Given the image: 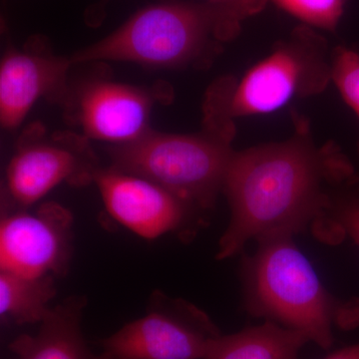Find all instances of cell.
Listing matches in <instances>:
<instances>
[{"label": "cell", "mask_w": 359, "mask_h": 359, "mask_svg": "<svg viewBox=\"0 0 359 359\" xmlns=\"http://www.w3.org/2000/svg\"><path fill=\"white\" fill-rule=\"evenodd\" d=\"M289 138L235 151L223 193L230 221L218 259L242 254L250 241L311 231L337 186L355 172L334 141L318 145L311 121L294 112Z\"/></svg>", "instance_id": "obj_1"}, {"label": "cell", "mask_w": 359, "mask_h": 359, "mask_svg": "<svg viewBox=\"0 0 359 359\" xmlns=\"http://www.w3.org/2000/svg\"><path fill=\"white\" fill-rule=\"evenodd\" d=\"M294 238H259L255 252L243 257L245 311L301 332L320 348L330 349L335 330L358 327L359 299H341L330 294Z\"/></svg>", "instance_id": "obj_2"}, {"label": "cell", "mask_w": 359, "mask_h": 359, "mask_svg": "<svg viewBox=\"0 0 359 359\" xmlns=\"http://www.w3.org/2000/svg\"><path fill=\"white\" fill-rule=\"evenodd\" d=\"M245 20L209 1L163 0L143 7L126 22L77 51L74 63L120 61L158 68L205 69L237 39Z\"/></svg>", "instance_id": "obj_3"}, {"label": "cell", "mask_w": 359, "mask_h": 359, "mask_svg": "<svg viewBox=\"0 0 359 359\" xmlns=\"http://www.w3.org/2000/svg\"><path fill=\"white\" fill-rule=\"evenodd\" d=\"M332 50L318 29L297 26L242 77L226 75L209 87L203 127L236 135L238 118L268 114L294 99L323 93L332 82Z\"/></svg>", "instance_id": "obj_4"}, {"label": "cell", "mask_w": 359, "mask_h": 359, "mask_svg": "<svg viewBox=\"0 0 359 359\" xmlns=\"http://www.w3.org/2000/svg\"><path fill=\"white\" fill-rule=\"evenodd\" d=\"M235 137L204 127L196 134L150 130L112 149L113 168L152 180L197 211H208L223 193Z\"/></svg>", "instance_id": "obj_5"}, {"label": "cell", "mask_w": 359, "mask_h": 359, "mask_svg": "<svg viewBox=\"0 0 359 359\" xmlns=\"http://www.w3.org/2000/svg\"><path fill=\"white\" fill-rule=\"evenodd\" d=\"M222 334L204 311L156 292L145 316L101 341L108 359H204Z\"/></svg>", "instance_id": "obj_6"}, {"label": "cell", "mask_w": 359, "mask_h": 359, "mask_svg": "<svg viewBox=\"0 0 359 359\" xmlns=\"http://www.w3.org/2000/svg\"><path fill=\"white\" fill-rule=\"evenodd\" d=\"M98 171L88 140L81 135H48L35 124L21 136L9 161L6 190L14 209H27L60 184L92 183Z\"/></svg>", "instance_id": "obj_7"}, {"label": "cell", "mask_w": 359, "mask_h": 359, "mask_svg": "<svg viewBox=\"0 0 359 359\" xmlns=\"http://www.w3.org/2000/svg\"><path fill=\"white\" fill-rule=\"evenodd\" d=\"M93 183L110 216L146 240L170 233L190 240L205 224L195 208L145 177L112 167L99 169Z\"/></svg>", "instance_id": "obj_8"}, {"label": "cell", "mask_w": 359, "mask_h": 359, "mask_svg": "<svg viewBox=\"0 0 359 359\" xmlns=\"http://www.w3.org/2000/svg\"><path fill=\"white\" fill-rule=\"evenodd\" d=\"M72 214L57 203H45L32 212H4L0 271L29 278L65 275L72 252Z\"/></svg>", "instance_id": "obj_9"}, {"label": "cell", "mask_w": 359, "mask_h": 359, "mask_svg": "<svg viewBox=\"0 0 359 359\" xmlns=\"http://www.w3.org/2000/svg\"><path fill=\"white\" fill-rule=\"evenodd\" d=\"M168 87L142 88L110 80H93L68 92L71 120L87 140L125 145L150 131L149 121L157 101L171 96Z\"/></svg>", "instance_id": "obj_10"}, {"label": "cell", "mask_w": 359, "mask_h": 359, "mask_svg": "<svg viewBox=\"0 0 359 359\" xmlns=\"http://www.w3.org/2000/svg\"><path fill=\"white\" fill-rule=\"evenodd\" d=\"M72 60L56 55L46 39L36 36L23 48L8 49L0 65V123L13 130L41 98L65 103Z\"/></svg>", "instance_id": "obj_11"}, {"label": "cell", "mask_w": 359, "mask_h": 359, "mask_svg": "<svg viewBox=\"0 0 359 359\" xmlns=\"http://www.w3.org/2000/svg\"><path fill=\"white\" fill-rule=\"evenodd\" d=\"M83 297L54 306L35 334H22L11 344L13 359H108L90 349L81 330Z\"/></svg>", "instance_id": "obj_12"}, {"label": "cell", "mask_w": 359, "mask_h": 359, "mask_svg": "<svg viewBox=\"0 0 359 359\" xmlns=\"http://www.w3.org/2000/svg\"><path fill=\"white\" fill-rule=\"evenodd\" d=\"M309 342L301 332L264 320L236 334L219 335L204 359H299Z\"/></svg>", "instance_id": "obj_13"}, {"label": "cell", "mask_w": 359, "mask_h": 359, "mask_svg": "<svg viewBox=\"0 0 359 359\" xmlns=\"http://www.w3.org/2000/svg\"><path fill=\"white\" fill-rule=\"evenodd\" d=\"M55 278H29L0 271V318L4 325L40 323L52 309Z\"/></svg>", "instance_id": "obj_14"}, {"label": "cell", "mask_w": 359, "mask_h": 359, "mask_svg": "<svg viewBox=\"0 0 359 359\" xmlns=\"http://www.w3.org/2000/svg\"><path fill=\"white\" fill-rule=\"evenodd\" d=\"M316 240L339 245L346 238L359 247V174L354 172L337 186L327 208L311 228Z\"/></svg>", "instance_id": "obj_15"}, {"label": "cell", "mask_w": 359, "mask_h": 359, "mask_svg": "<svg viewBox=\"0 0 359 359\" xmlns=\"http://www.w3.org/2000/svg\"><path fill=\"white\" fill-rule=\"evenodd\" d=\"M314 29L335 32L346 0H268Z\"/></svg>", "instance_id": "obj_16"}, {"label": "cell", "mask_w": 359, "mask_h": 359, "mask_svg": "<svg viewBox=\"0 0 359 359\" xmlns=\"http://www.w3.org/2000/svg\"><path fill=\"white\" fill-rule=\"evenodd\" d=\"M332 82L344 102L353 110L359 120V51L353 47H335L332 50ZM359 157V140L358 143Z\"/></svg>", "instance_id": "obj_17"}, {"label": "cell", "mask_w": 359, "mask_h": 359, "mask_svg": "<svg viewBox=\"0 0 359 359\" xmlns=\"http://www.w3.org/2000/svg\"><path fill=\"white\" fill-rule=\"evenodd\" d=\"M205 1L228 7L240 14L245 20L261 13L269 2L268 0H205Z\"/></svg>", "instance_id": "obj_18"}, {"label": "cell", "mask_w": 359, "mask_h": 359, "mask_svg": "<svg viewBox=\"0 0 359 359\" xmlns=\"http://www.w3.org/2000/svg\"><path fill=\"white\" fill-rule=\"evenodd\" d=\"M323 359H359V344L339 349Z\"/></svg>", "instance_id": "obj_19"}]
</instances>
